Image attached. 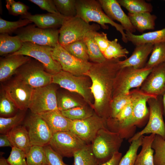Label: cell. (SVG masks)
<instances>
[{
    "label": "cell",
    "instance_id": "6da1fadb",
    "mask_svg": "<svg viewBox=\"0 0 165 165\" xmlns=\"http://www.w3.org/2000/svg\"><path fill=\"white\" fill-rule=\"evenodd\" d=\"M119 59H106L100 63H92L86 74L91 82L90 87L94 98L92 108L99 116L110 117V105L116 75L122 68Z\"/></svg>",
    "mask_w": 165,
    "mask_h": 165
},
{
    "label": "cell",
    "instance_id": "7a4b0ae2",
    "mask_svg": "<svg viewBox=\"0 0 165 165\" xmlns=\"http://www.w3.org/2000/svg\"><path fill=\"white\" fill-rule=\"evenodd\" d=\"M76 16L88 23L91 22H96L104 29L108 28L106 24H110L121 34L123 42H128L124 28L108 16L98 0H76Z\"/></svg>",
    "mask_w": 165,
    "mask_h": 165
},
{
    "label": "cell",
    "instance_id": "3957f363",
    "mask_svg": "<svg viewBox=\"0 0 165 165\" xmlns=\"http://www.w3.org/2000/svg\"><path fill=\"white\" fill-rule=\"evenodd\" d=\"M131 91L133 108L131 116L120 122L115 121L111 118L108 119L107 127L110 130L120 134L123 129L135 125L149 114L147 106V101L150 98L157 97L144 93L138 88Z\"/></svg>",
    "mask_w": 165,
    "mask_h": 165
},
{
    "label": "cell",
    "instance_id": "277c9868",
    "mask_svg": "<svg viewBox=\"0 0 165 165\" xmlns=\"http://www.w3.org/2000/svg\"><path fill=\"white\" fill-rule=\"evenodd\" d=\"M123 141V137L119 133L108 128L98 131L91 145L99 165L108 161L119 152Z\"/></svg>",
    "mask_w": 165,
    "mask_h": 165
},
{
    "label": "cell",
    "instance_id": "5b68a950",
    "mask_svg": "<svg viewBox=\"0 0 165 165\" xmlns=\"http://www.w3.org/2000/svg\"><path fill=\"white\" fill-rule=\"evenodd\" d=\"M88 78L86 75H75L62 70L52 75V83L79 94L92 108L94 100L90 88L91 82Z\"/></svg>",
    "mask_w": 165,
    "mask_h": 165
},
{
    "label": "cell",
    "instance_id": "8992f818",
    "mask_svg": "<svg viewBox=\"0 0 165 165\" xmlns=\"http://www.w3.org/2000/svg\"><path fill=\"white\" fill-rule=\"evenodd\" d=\"M100 28L98 24H90L76 16L66 17L59 30L58 43L64 46L83 40L90 32L97 31Z\"/></svg>",
    "mask_w": 165,
    "mask_h": 165
},
{
    "label": "cell",
    "instance_id": "52a82bcc",
    "mask_svg": "<svg viewBox=\"0 0 165 165\" xmlns=\"http://www.w3.org/2000/svg\"><path fill=\"white\" fill-rule=\"evenodd\" d=\"M152 69L145 67L136 69L132 67L122 68L115 80L112 98L119 94H128L133 88L140 87Z\"/></svg>",
    "mask_w": 165,
    "mask_h": 165
},
{
    "label": "cell",
    "instance_id": "ba28073f",
    "mask_svg": "<svg viewBox=\"0 0 165 165\" xmlns=\"http://www.w3.org/2000/svg\"><path fill=\"white\" fill-rule=\"evenodd\" d=\"M53 47L25 42L18 51L10 54L22 55L33 57L41 63L48 72L53 75L62 70L60 63L53 57Z\"/></svg>",
    "mask_w": 165,
    "mask_h": 165
},
{
    "label": "cell",
    "instance_id": "9c48e42d",
    "mask_svg": "<svg viewBox=\"0 0 165 165\" xmlns=\"http://www.w3.org/2000/svg\"><path fill=\"white\" fill-rule=\"evenodd\" d=\"M38 61L31 59L17 70V78L33 89L52 84V75Z\"/></svg>",
    "mask_w": 165,
    "mask_h": 165
},
{
    "label": "cell",
    "instance_id": "30bf717a",
    "mask_svg": "<svg viewBox=\"0 0 165 165\" xmlns=\"http://www.w3.org/2000/svg\"><path fill=\"white\" fill-rule=\"evenodd\" d=\"M162 96L152 97L147 101L149 107V118L145 127L135 134L129 141L131 143L145 134L159 135L165 138V123L164 122Z\"/></svg>",
    "mask_w": 165,
    "mask_h": 165
},
{
    "label": "cell",
    "instance_id": "8fae6325",
    "mask_svg": "<svg viewBox=\"0 0 165 165\" xmlns=\"http://www.w3.org/2000/svg\"><path fill=\"white\" fill-rule=\"evenodd\" d=\"M22 42H30L37 44L54 47L58 43L59 30L42 29L31 25L22 27L15 31Z\"/></svg>",
    "mask_w": 165,
    "mask_h": 165
},
{
    "label": "cell",
    "instance_id": "7c38bea8",
    "mask_svg": "<svg viewBox=\"0 0 165 165\" xmlns=\"http://www.w3.org/2000/svg\"><path fill=\"white\" fill-rule=\"evenodd\" d=\"M86 144L75 134L68 131L53 133L49 145L63 157H71Z\"/></svg>",
    "mask_w": 165,
    "mask_h": 165
},
{
    "label": "cell",
    "instance_id": "4fadbf2b",
    "mask_svg": "<svg viewBox=\"0 0 165 165\" xmlns=\"http://www.w3.org/2000/svg\"><path fill=\"white\" fill-rule=\"evenodd\" d=\"M105 128H108L107 119L95 112L93 115L86 119L72 120L70 131L86 144H90L98 131Z\"/></svg>",
    "mask_w": 165,
    "mask_h": 165
},
{
    "label": "cell",
    "instance_id": "5bb4252c",
    "mask_svg": "<svg viewBox=\"0 0 165 165\" xmlns=\"http://www.w3.org/2000/svg\"><path fill=\"white\" fill-rule=\"evenodd\" d=\"M29 108L32 113L37 114L58 109L57 98L54 87L51 84L34 89Z\"/></svg>",
    "mask_w": 165,
    "mask_h": 165
},
{
    "label": "cell",
    "instance_id": "9a60e30c",
    "mask_svg": "<svg viewBox=\"0 0 165 165\" xmlns=\"http://www.w3.org/2000/svg\"><path fill=\"white\" fill-rule=\"evenodd\" d=\"M52 57L60 63L62 70L77 76L85 75L92 64L74 56L59 43L53 47Z\"/></svg>",
    "mask_w": 165,
    "mask_h": 165
},
{
    "label": "cell",
    "instance_id": "2e32d148",
    "mask_svg": "<svg viewBox=\"0 0 165 165\" xmlns=\"http://www.w3.org/2000/svg\"><path fill=\"white\" fill-rule=\"evenodd\" d=\"M24 126L27 129L32 146L44 147L49 145L53 134L39 114L32 113L25 121Z\"/></svg>",
    "mask_w": 165,
    "mask_h": 165
},
{
    "label": "cell",
    "instance_id": "e0dca14e",
    "mask_svg": "<svg viewBox=\"0 0 165 165\" xmlns=\"http://www.w3.org/2000/svg\"><path fill=\"white\" fill-rule=\"evenodd\" d=\"M4 89L19 109L29 108L34 89L17 77Z\"/></svg>",
    "mask_w": 165,
    "mask_h": 165
},
{
    "label": "cell",
    "instance_id": "ac0fdd59",
    "mask_svg": "<svg viewBox=\"0 0 165 165\" xmlns=\"http://www.w3.org/2000/svg\"><path fill=\"white\" fill-rule=\"evenodd\" d=\"M139 90L156 97L162 96L165 94V62L152 68Z\"/></svg>",
    "mask_w": 165,
    "mask_h": 165
},
{
    "label": "cell",
    "instance_id": "d6986e66",
    "mask_svg": "<svg viewBox=\"0 0 165 165\" xmlns=\"http://www.w3.org/2000/svg\"><path fill=\"white\" fill-rule=\"evenodd\" d=\"M105 13L113 20L120 23L126 31L132 33L136 29L131 23L129 17L123 11L117 0H98Z\"/></svg>",
    "mask_w": 165,
    "mask_h": 165
},
{
    "label": "cell",
    "instance_id": "ffe728a7",
    "mask_svg": "<svg viewBox=\"0 0 165 165\" xmlns=\"http://www.w3.org/2000/svg\"><path fill=\"white\" fill-rule=\"evenodd\" d=\"M31 59V57L22 55L9 54L1 58L0 61V81H4L16 73L21 66Z\"/></svg>",
    "mask_w": 165,
    "mask_h": 165
},
{
    "label": "cell",
    "instance_id": "44dd1931",
    "mask_svg": "<svg viewBox=\"0 0 165 165\" xmlns=\"http://www.w3.org/2000/svg\"><path fill=\"white\" fill-rule=\"evenodd\" d=\"M154 44L146 43L135 46L131 56L123 61H120L122 68L132 67L136 69L144 68L149 55L151 53Z\"/></svg>",
    "mask_w": 165,
    "mask_h": 165
},
{
    "label": "cell",
    "instance_id": "7402d4cb",
    "mask_svg": "<svg viewBox=\"0 0 165 165\" xmlns=\"http://www.w3.org/2000/svg\"><path fill=\"white\" fill-rule=\"evenodd\" d=\"M21 18L28 19L38 28L48 29L61 27L66 17L61 14L49 13L33 15L28 13L26 15L21 16Z\"/></svg>",
    "mask_w": 165,
    "mask_h": 165
},
{
    "label": "cell",
    "instance_id": "603a6c76",
    "mask_svg": "<svg viewBox=\"0 0 165 165\" xmlns=\"http://www.w3.org/2000/svg\"><path fill=\"white\" fill-rule=\"evenodd\" d=\"M46 123L53 134L70 131L72 120L64 116L59 109L39 114Z\"/></svg>",
    "mask_w": 165,
    "mask_h": 165
},
{
    "label": "cell",
    "instance_id": "cb8c5ba5",
    "mask_svg": "<svg viewBox=\"0 0 165 165\" xmlns=\"http://www.w3.org/2000/svg\"><path fill=\"white\" fill-rule=\"evenodd\" d=\"M13 147L20 149L27 155L32 145L27 129L24 126L19 125L6 134Z\"/></svg>",
    "mask_w": 165,
    "mask_h": 165
},
{
    "label": "cell",
    "instance_id": "d4e9b609",
    "mask_svg": "<svg viewBox=\"0 0 165 165\" xmlns=\"http://www.w3.org/2000/svg\"><path fill=\"white\" fill-rule=\"evenodd\" d=\"M128 41L135 46L146 43L155 44L165 42V28L158 30L136 35L125 31Z\"/></svg>",
    "mask_w": 165,
    "mask_h": 165
},
{
    "label": "cell",
    "instance_id": "484cf974",
    "mask_svg": "<svg viewBox=\"0 0 165 165\" xmlns=\"http://www.w3.org/2000/svg\"><path fill=\"white\" fill-rule=\"evenodd\" d=\"M151 13L147 12L133 14L128 13L127 15L136 30L143 33L146 30L155 29L157 16Z\"/></svg>",
    "mask_w": 165,
    "mask_h": 165
},
{
    "label": "cell",
    "instance_id": "4316f807",
    "mask_svg": "<svg viewBox=\"0 0 165 165\" xmlns=\"http://www.w3.org/2000/svg\"><path fill=\"white\" fill-rule=\"evenodd\" d=\"M156 134L142 137V148L137 154L134 165H154L153 162L154 150L151 146Z\"/></svg>",
    "mask_w": 165,
    "mask_h": 165
},
{
    "label": "cell",
    "instance_id": "83f0119b",
    "mask_svg": "<svg viewBox=\"0 0 165 165\" xmlns=\"http://www.w3.org/2000/svg\"><path fill=\"white\" fill-rule=\"evenodd\" d=\"M23 42L17 35L11 36L7 34L0 35V55L12 54L18 51Z\"/></svg>",
    "mask_w": 165,
    "mask_h": 165
},
{
    "label": "cell",
    "instance_id": "f1b7e54d",
    "mask_svg": "<svg viewBox=\"0 0 165 165\" xmlns=\"http://www.w3.org/2000/svg\"><path fill=\"white\" fill-rule=\"evenodd\" d=\"M89 32L85 36L84 40L86 45L89 60L94 63H100L106 59L100 50L94 39L95 32Z\"/></svg>",
    "mask_w": 165,
    "mask_h": 165
},
{
    "label": "cell",
    "instance_id": "f546056e",
    "mask_svg": "<svg viewBox=\"0 0 165 165\" xmlns=\"http://www.w3.org/2000/svg\"><path fill=\"white\" fill-rule=\"evenodd\" d=\"M73 165H99L93 152L91 144H86L73 156Z\"/></svg>",
    "mask_w": 165,
    "mask_h": 165
},
{
    "label": "cell",
    "instance_id": "4dcf8cb0",
    "mask_svg": "<svg viewBox=\"0 0 165 165\" xmlns=\"http://www.w3.org/2000/svg\"><path fill=\"white\" fill-rule=\"evenodd\" d=\"M120 5L124 8L129 13L133 14L144 12L151 13L153 6L150 3L144 0H117Z\"/></svg>",
    "mask_w": 165,
    "mask_h": 165
},
{
    "label": "cell",
    "instance_id": "1f68e13d",
    "mask_svg": "<svg viewBox=\"0 0 165 165\" xmlns=\"http://www.w3.org/2000/svg\"><path fill=\"white\" fill-rule=\"evenodd\" d=\"M61 111L64 116L72 121L86 119L95 113L91 107H88L84 105Z\"/></svg>",
    "mask_w": 165,
    "mask_h": 165
},
{
    "label": "cell",
    "instance_id": "d6a6232c",
    "mask_svg": "<svg viewBox=\"0 0 165 165\" xmlns=\"http://www.w3.org/2000/svg\"><path fill=\"white\" fill-rule=\"evenodd\" d=\"M151 55L145 68H152L165 62V42L154 44Z\"/></svg>",
    "mask_w": 165,
    "mask_h": 165
},
{
    "label": "cell",
    "instance_id": "836d02e7",
    "mask_svg": "<svg viewBox=\"0 0 165 165\" xmlns=\"http://www.w3.org/2000/svg\"><path fill=\"white\" fill-rule=\"evenodd\" d=\"M128 51L124 48L118 42L117 38L110 41L109 44L103 54L107 59H119L125 57L127 58Z\"/></svg>",
    "mask_w": 165,
    "mask_h": 165
},
{
    "label": "cell",
    "instance_id": "e575fe53",
    "mask_svg": "<svg viewBox=\"0 0 165 165\" xmlns=\"http://www.w3.org/2000/svg\"><path fill=\"white\" fill-rule=\"evenodd\" d=\"M62 46L69 53L79 59L86 61L89 60L87 47L84 40Z\"/></svg>",
    "mask_w": 165,
    "mask_h": 165
},
{
    "label": "cell",
    "instance_id": "d590c367",
    "mask_svg": "<svg viewBox=\"0 0 165 165\" xmlns=\"http://www.w3.org/2000/svg\"><path fill=\"white\" fill-rule=\"evenodd\" d=\"M151 147L155 152L153 156L154 165H165V138L156 134Z\"/></svg>",
    "mask_w": 165,
    "mask_h": 165
},
{
    "label": "cell",
    "instance_id": "8d00e7d4",
    "mask_svg": "<svg viewBox=\"0 0 165 165\" xmlns=\"http://www.w3.org/2000/svg\"><path fill=\"white\" fill-rule=\"evenodd\" d=\"M28 165H48L43 147L32 145L26 155Z\"/></svg>",
    "mask_w": 165,
    "mask_h": 165
},
{
    "label": "cell",
    "instance_id": "74e56055",
    "mask_svg": "<svg viewBox=\"0 0 165 165\" xmlns=\"http://www.w3.org/2000/svg\"><path fill=\"white\" fill-rule=\"evenodd\" d=\"M56 8L62 15L66 17L76 16V0H53Z\"/></svg>",
    "mask_w": 165,
    "mask_h": 165
},
{
    "label": "cell",
    "instance_id": "f35d334b",
    "mask_svg": "<svg viewBox=\"0 0 165 165\" xmlns=\"http://www.w3.org/2000/svg\"><path fill=\"white\" fill-rule=\"evenodd\" d=\"M24 114L19 113L13 116L9 117H1L0 118V133L6 134L14 128L20 125L23 120Z\"/></svg>",
    "mask_w": 165,
    "mask_h": 165
},
{
    "label": "cell",
    "instance_id": "ab89813d",
    "mask_svg": "<svg viewBox=\"0 0 165 165\" xmlns=\"http://www.w3.org/2000/svg\"><path fill=\"white\" fill-rule=\"evenodd\" d=\"M142 137L132 141L128 150L122 157L118 165H134L139 148L141 145Z\"/></svg>",
    "mask_w": 165,
    "mask_h": 165
},
{
    "label": "cell",
    "instance_id": "60d3db41",
    "mask_svg": "<svg viewBox=\"0 0 165 165\" xmlns=\"http://www.w3.org/2000/svg\"><path fill=\"white\" fill-rule=\"evenodd\" d=\"M131 97V90L128 94H119L113 97L111 103L110 118H115L121 110L130 101Z\"/></svg>",
    "mask_w": 165,
    "mask_h": 165
},
{
    "label": "cell",
    "instance_id": "b9f144b4",
    "mask_svg": "<svg viewBox=\"0 0 165 165\" xmlns=\"http://www.w3.org/2000/svg\"><path fill=\"white\" fill-rule=\"evenodd\" d=\"M32 22L27 19H20L15 21H10L0 18V33L10 34Z\"/></svg>",
    "mask_w": 165,
    "mask_h": 165
},
{
    "label": "cell",
    "instance_id": "7bdbcfd3",
    "mask_svg": "<svg viewBox=\"0 0 165 165\" xmlns=\"http://www.w3.org/2000/svg\"><path fill=\"white\" fill-rule=\"evenodd\" d=\"M18 109L4 89L0 92V115L3 116H10L14 114Z\"/></svg>",
    "mask_w": 165,
    "mask_h": 165
},
{
    "label": "cell",
    "instance_id": "ee69618b",
    "mask_svg": "<svg viewBox=\"0 0 165 165\" xmlns=\"http://www.w3.org/2000/svg\"><path fill=\"white\" fill-rule=\"evenodd\" d=\"M6 7L10 14L22 16L28 13V6L22 2L14 0H6Z\"/></svg>",
    "mask_w": 165,
    "mask_h": 165
},
{
    "label": "cell",
    "instance_id": "f6af8a7d",
    "mask_svg": "<svg viewBox=\"0 0 165 165\" xmlns=\"http://www.w3.org/2000/svg\"><path fill=\"white\" fill-rule=\"evenodd\" d=\"M26 154L19 148L13 147L7 160L10 165H28Z\"/></svg>",
    "mask_w": 165,
    "mask_h": 165
},
{
    "label": "cell",
    "instance_id": "bcb514c9",
    "mask_svg": "<svg viewBox=\"0 0 165 165\" xmlns=\"http://www.w3.org/2000/svg\"><path fill=\"white\" fill-rule=\"evenodd\" d=\"M48 165H68L63 162V157L48 145L43 147Z\"/></svg>",
    "mask_w": 165,
    "mask_h": 165
},
{
    "label": "cell",
    "instance_id": "7dc6e473",
    "mask_svg": "<svg viewBox=\"0 0 165 165\" xmlns=\"http://www.w3.org/2000/svg\"><path fill=\"white\" fill-rule=\"evenodd\" d=\"M84 105L70 96L64 95L57 99V108L60 111L65 110Z\"/></svg>",
    "mask_w": 165,
    "mask_h": 165
},
{
    "label": "cell",
    "instance_id": "c3c4849f",
    "mask_svg": "<svg viewBox=\"0 0 165 165\" xmlns=\"http://www.w3.org/2000/svg\"><path fill=\"white\" fill-rule=\"evenodd\" d=\"M28 1L38 6L41 9L49 13L61 14L57 10L53 0H29Z\"/></svg>",
    "mask_w": 165,
    "mask_h": 165
},
{
    "label": "cell",
    "instance_id": "681fc988",
    "mask_svg": "<svg viewBox=\"0 0 165 165\" xmlns=\"http://www.w3.org/2000/svg\"><path fill=\"white\" fill-rule=\"evenodd\" d=\"M94 39L103 54V53L108 47L110 40L108 39L107 34L104 32H95Z\"/></svg>",
    "mask_w": 165,
    "mask_h": 165
},
{
    "label": "cell",
    "instance_id": "f907efd6",
    "mask_svg": "<svg viewBox=\"0 0 165 165\" xmlns=\"http://www.w3.org/2000/svg\"><path fill=\"white\" fill-rule=\"evenodd\" d=\"M133 108V104L131 100L121 110L115 118H111L117 122H120L126 119L131 116Z\"/></svg>",
    "mask_w": 165,
    "mask_h": 165
},
{
    "label": "cell",
    "instance_id": "816d5d0a",
    "mask_svg": "<svg viewBox=\"0 0 165 165\" xmlns=\"http://www.w3.org/2000/svg\"><path fill=\"white\" fill-rule=\"evenodd\" d=\"M122 157V153L118 152L108 161L99 165H118Z\"/></svg>",
    "mask_w": 165,
    "mask_h": 165
},
{
    "label": "cell",
    "instance_id": "f5cc1de1",
    "mask_svg": "<svg viewBox=\"0 0 165 165\" xmlns=\"http://www.w3.org/2000/svg\"><path fill=\"white\" fill-rule=\"evenodd\" d=\"M13 146L9 140L6 134H1L0 135V147Z\"/></svg>",
    "mask_w": 165,
    "mask_h": 165
},
{
    "label": "cell",
    "instance_id": "db71d44e",
    "mask_svg": "<svg viewBox=\"0 0 165 165\" xmlns=\"http://www.w3.org/2000/svg\"><path fill=\"white\" fill-rule=\"evenodd\" d=\"M0 165H10L7 162V159L1 156L0 158Z\"/></svg>",
    "mask_w": 165,
    "mask_h": 165
},
{
    "label": "cell",
    "instance_id": "11a10c76",
    "mask_svg": "<svg viewBox=\"0 0 165 165\" xmlns=\"http://www.w3.org/2000/svg\"><path fill=\"white\" fill-rule=\"evenodd\" d=\"M162 103L163 106V115L165 118V94L162 96Z\"/></svg>",
    "mask_w": 165,
    "mask_h": 165
}]
</instances>
